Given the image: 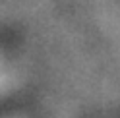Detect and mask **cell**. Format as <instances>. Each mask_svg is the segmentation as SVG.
<instances>
[{
	"label": "cell",
	"mask_w": 120,
	"mask_h": 118,
	"mask_svg": "<svg viewBox=\"0 0 120 118\" xmlns=\"http://www.w3.org/2000/svg\"><path fill=\"white\" fill-rule=\"evenodd\" d=\"M4 79H6L4 77V68H2V64H0V87L4 85Z\"/></svg>",
	"instance_id": "1"
}]
</instances>
